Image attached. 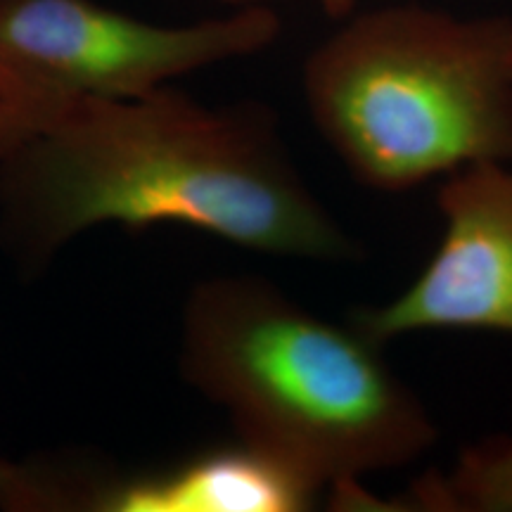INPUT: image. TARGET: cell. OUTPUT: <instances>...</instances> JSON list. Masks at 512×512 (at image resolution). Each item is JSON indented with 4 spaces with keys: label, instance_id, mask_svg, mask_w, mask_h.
Returning <instances> with one entry per match:
<instances>
[{
    "label": "cell",
    "instance_id": "cell-1",
    "mask_svg": "<svg viewBox=\"0 0 512 512\" xmlns=\"http://www.w3.org/2000/svg\"><path fill=\"white\" fill-rule=\"evenodd\" d=\"M0 219L36 259L102 223H178L292 259L358 254L294 166L271 107H207L169 86L48 110L0 155Z\"/></svg>",
    "mask_w": 512,
    "mask_h": 512
},
{
    "label": "cell",
    "instance_id": "cell-2",
    "mask_svg": "<svg viewBox=\"0 0 512 512\" xmlns=\"http://www.w3.org/2000/svg\"><path fill=\"white\" fill-rule=\"evenodd\" d=\"M382 347L271 280L216 275L185 302L181 373L228 413L238 441L361 510L363 477L411 465L437 441L425 403Z\"/></svg>",
    "mask_w": 512,
    "mask_h": 512
},
{
    "label": "cell",
    "instance_id": "cell-3",
    "mask_svg": "<svg viewBox=\"0 0 512 512\" xmlns=\"http://www.w3.org/2000/svg\"><path fill=\"white\" fill-rule=\"evenodd\" d=\"M302 91L325 143L373 190L512 159L510 17L363 12L306 57Z\"/></svg>",
    "mask_w": 512,
    "mask_h": 512
},
{
    "label": "cell",
    "instance_id": "cell-4",
    "mask_svg": "<svg viewBox=\"0 0 512 512\" xmlns=\"http://www.w3.org/2000/svg\"><path fill=\"white\" fill-rule=\"evenodd\" d=\"M283 22L266 3L164 27L95 0H0V79L31 119L72 98H140L169 81L264 53Z\"/></svg>",
    "mask_w": 512,
    "mask_h": 512
},
{
    "label": "cell",
    "instance_id": "cell-5",
    "mask_svg": "<svg viewBox=\"0 0 512 512\" xmlns=\"http://www.w3.org/2000/svg\"><path fill=\"white\" fill-rule=\"evenodd\" d=\"M437 204L444 235L399 297L351 313L375 342L432 330L512 335V159L446 176Z\"/></svg>",
    "mask_w": 512,
    "mask_h": 512
},
{
    "label": "cell",
    "instance_id": "cell-6",
    "mask_svg": "<svg viewBox=\"0 0 512 512\" xmlns=\"http://www.w3.org/2000/svg\"><path fill=\"white\" fill-rule=\"evenodd\" d=\"M318 491L238 441L181 465L117 475L86 465L0 463V508L41 512H302Z\"/></svg>",
    "mask_w": 512,
    "mask_h": 512
},
{
    "label": "cell",
    "instance_id": "cell-7",
    "mask_svg": "<svg viewBox=\"0 0 512 512\" xmlns=\"http://www.w3.org/2000/svg\"><path fill=\"white\" fill-rule=\"evenodd\" d=\"M396 510L512 512V437L465 446L448 472H430L411 486Z\"/></svg>",
    "mask_w": 512,
    "mask_h": 512
},
{
    "label": "cell",
    "instance_id": "cell-8",
    "mask_svg": "<svg viewBox=\"0 0 512 512\" xmlns=\"http://www.w3.org/2000/svg\"><path fill=\"white\" fill-rule=\"evenodd\" d=\"M29 128L31 119L27 110L15 98V93L10 91L8 83L0 79V155L15 145L19 138L27 136Z\"/></svg>",
    "mask_w": 512,
    "mask_h": 512
},
{
    "label": "cell",
    "instance_id": "cell-9",
    "mask_svg": "<svg viewBox=\"0 0 512 512\" xmlns=\"http://www.w3.org/2000/svg\"><path fill=\"white\" fill-rule=\"evenodd\" d=\"M318 3L330 17H347L354 10L356 0H318Z\"/></svg>",
    "mask_w": 512,
    "mask_h": 512
},
{
    "label": "cell",
    "instance_id": "cell-10",
    "mask_svg": "<svg viewBox=\"0 0 512 512\" xmlns=\"http://www.w3.org/2000/svg\"><path fill=\"white\" fill-rule=\"evenodd\" d=\"M223 3H233L242 8V5H256V3H268V0H223Z\"/></svg>",
    "mask_w": 512,
    "mask_h": 512
},
{
    "label": "cell",
    "instance_id": "cell-11",
    "mask_svg": "<svg viewBox=\"0 0 512 512\" xmlns=\"http://www.w3.org/2000/svg\"><path fill=\"white\" fill-rule=\"evenodd\" d=\"M510 53H512V19H510Z\"/></svg>",
    "mask_w": 512,
    "mask_h": 512
}]
</instances>
